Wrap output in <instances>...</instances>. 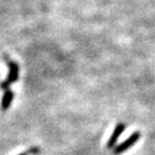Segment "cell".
<instances>
[{
  "label": "cell",
  "mask_w": 155,
  "mask_h": 155,
  "mask_svg": "<svg viewBox=\"0 0 155 155\" xmlns=\"http://www.w3.org/2000/svg\"><path fill=\"white\" fill-rule=\"evenodd\" d=\"M13 97H14V94H13V92H11V91H7V92L5 93V95H3V97H2V100H1V109H2L3 111L8 110L10 107H11Z\"/></svg>",
  "instance_id": "277c9868"
},
{
  "label": "cell",
  "mask_w": 155,
  "mask_h": 155,
  "mask_svg": "<svg viewBox=\"0 0 155 155\" xmlns=\"http://www.w3.org/2000/svg\"><path fill=\"white\" fill-rule=\"evenodd\" d=\"M19 155H27L26 153H22V154H19Z\"/></svg>",
  "instance_id": "5b68a950"
},
{
  "label": "cell",
  "mask_w": 155,
  "mask_h": 155,
  "mask_svg": "<svg viewBox=\"0 0 155 155\" xmlns=\"http://www.w3.org/2000/svg\"><path fill=\"white\" fill-rule=\"evenodd\" d=\"M18 79V66L15 63H10L9 64V74H8V79L5 82L1 84V88H7L10 84L14 83Z\"/></svg>",
  "instance_id": "3957f363"
},
{
  "label": "cell",
  "mask_w": 155,
  "mask_h": 155,
  "mask_svg": "<svg viewBox=\"0 0 155 155\" xmlns=\"http://www.w3.org/2000/svg\"><path fill=\"white\" fill-rule=\"evenodd\" d=\"M126 128V125L124 123H119L115 126V128L113 129V133L110 136L109 140H108V143H107V148L108 149H112L115 148V143L117 141V139L121 137V135L124 133Z\"/></svg>",
  "instance_id": "7a4b0ae2"
},
{
  "label": "cell",
  "mask_w": 155,
  "mask_h": 155,
  "mask_svg": "<svg viewBox=\"0 0 155 155\" xmlns=\"http://www.w3.org/2000/svg\"><path fill=\"white\" fill-rule=\"evenodd\" d=\"M140 137H141V134L139 133V131H135V133H133L125 141H123L121 144H119L117 147H115V148L113 149L114 155H119V154H121V153L127 151L128 149H130L136 142H138V140L140 139Z\"/></svg>",
  "instance_id": "6da1fadb"
}]
</instances>
